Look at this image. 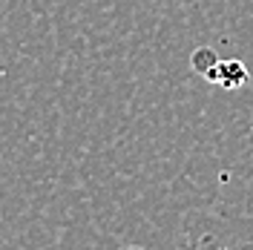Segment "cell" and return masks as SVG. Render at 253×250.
Masks as SVG:
<instances>
[{"label": "cell", "instance_id": "6da1fadb", "mask_svg": "<svg viewBox=\"0 0 253 250\" xmlns=\"http://www.w3.org/2000/svg\"><path fill=\"white\" fill-rule=\"evenodd\" d=\"M129 250H144V248L132 245ZM184 250H221V248L216 245V242H213V239H207V236H205V239H196V242H190V245H187Z\"/></svg>", "mask_w": 253, "mask_h": 250}, {"label": "cell", "instance_id": "7a4b0ae2", "mask_svg": "<svg viewBox=\"0 0 253 250\" xmlns=\"http://www.w3.org/2000/svg\"><path fill=\"white\" fill-rule=\"evenodd\" d=\"M242 250H253V242H251V245H245V248H242Z\"/></svg>", "mask_w": 253, "mask_h": 250}]
</instances>
